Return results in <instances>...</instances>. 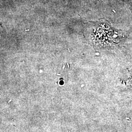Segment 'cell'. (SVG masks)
I'll list each match as a JSON object with an SVG mask.
<instances>
[{
	"mask_svg": "<svg viewBox=\"0 0 132 132\" xmlns=\"http://www.w3.org/2000/svg\"><path fill=\"white\" fill-rule=\"evenodd\" d=\"M123 1H131L132 0H123Z\"/></svg>",
	"mask_w": 132,
	"mask_h": 132,
	"instance_id": "cell-1",
	"label": "cell"
}]
</instances>
